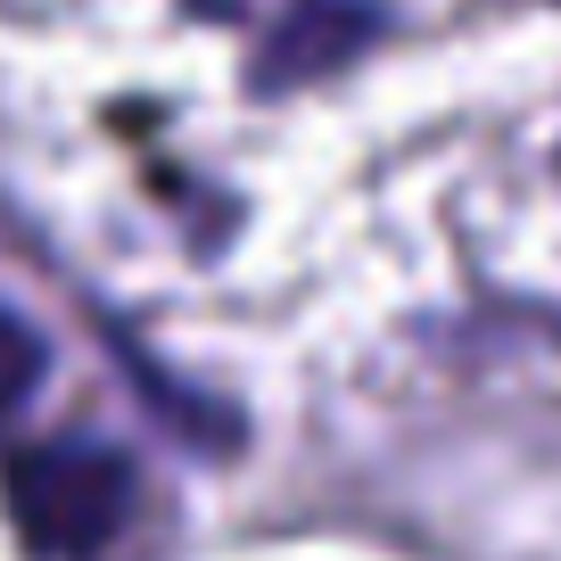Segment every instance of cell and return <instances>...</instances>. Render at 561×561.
Listing matches in <instances>:
<instances>
[{
	"instance_id": "cell-1",
	"label": "cell",
	"mask_w": 561,
	"mask_h": 561,
	"mask_svg": "<svg viewBox=\"0 0 561 561\" xmlns=\"http://www.w3.org/2000/svg\"><path fill=\"white\" fill-rule=\"evenodd\" d=\"M9 520L42 561H91L133 520V462L100 438H42L0 471Z\"/></svg>"
},
{
	"instance_id": "cell-2",
	"label": "cell",
	"mask_w": 561,
	"mask_h": 561,
	"mask_svg": "<svg viewBox=\"0 0 561 561\" xmlns=\"http://www.w3.org/2000/svg\"><path fill=\"white\" fill-rule=\"evenodd\" d=\"M34 380H42V339L25 331L9 306H0V421L18 413L25 397H34Z\"/></svg>"
}]
</instances>
